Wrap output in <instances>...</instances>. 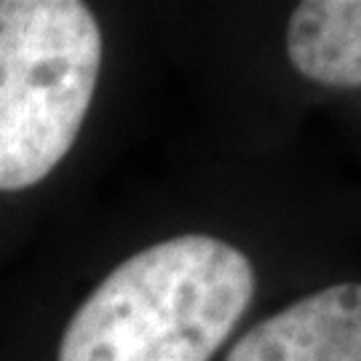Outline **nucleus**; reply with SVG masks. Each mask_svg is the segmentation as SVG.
<instances>
[{
  "instance_id": "nucleus-1",
  "label": "nucleus",
  "mask_w": 361,
  "mask_h": 361,
  "mask_svg": "<svg viewBox=\"0 0 361 361\" xmlns=\"http://www.w3.org/2000/svg\"><path fill=\"white\" fill-rule=\"evenodd\" d=\"M257 289L238 246L188 233L137 252L67 324L59 361H209Z\"/></svg>"
},
{
  "instance_id": "nucleus-2",
  "label": "nucleus",
  "mask_w": 361,
  "mask_h": 361,
  "mask_svg": "<svg viewBox=\"0 0 361 361\" xmlns=\"http://www.w3.org/2000/svg\"><path fill=\"white\" fill-rule=\"evenodd\" d=\"M102 67L78 0H0V190L38 185L70 153Z\"/></svg>"
},
{
  "instance_id": "nucleus-3",
  "label": "nucleus",
  "mask_w": 361,
  "mask_h": 361,
  "mask_svg": "<svg viewBox=\"0 0 361 361\" xmlns=\"http://www.w3.org/2000/svg\"><path fill=\"white\" fill-rule=\"evenodd\" d=\"M228 361H361V284L300 297L252 326Z\"/></svg>"
},
{
  "instance_id": "nucleus-4",
  "label": "nucleus",
  "mask_w": 361,
  "mask_h": 361,
  "mask_svg": "<svg viewBox=\"0 0 361 361\" xmlns=\"http://www.w3.org/2000/svg\"><path fill=\"white\" fill-rule=\"evenodd\" d=\"M286 54L308 80L361 89V0H305L286 25Z\"/></svg>"
}]
</instances>
